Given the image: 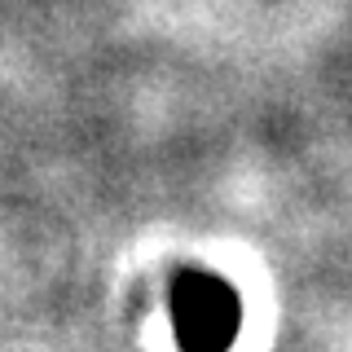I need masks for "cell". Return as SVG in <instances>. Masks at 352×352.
I'll list each match as a JSON object with an SVG mask.
<instances>
[{
    "label": "cell",
    "instance_id": "obj_1",
    "mask_svg": "<svg viewBox=\"0 0 352 352\" xmlns=\"http://www.w3.org/2000/svg\"><path fill=\"white\" fill-rule=\"evenodd\" d=\"M176 335L185 352H220L238 330V300L220 278L185 273L181 286L172 291Z\"/></svg>",
    "mask_w": 352,
    "mask_h": 352
}]
</instances>
